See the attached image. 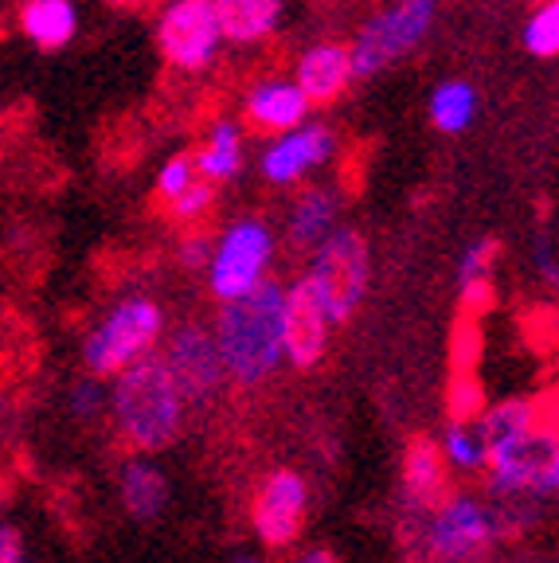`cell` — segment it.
Here are the masks:
<instances>
[{
	"instance_id": "26",
	"label": "cell",
	"mask_w": 559,
	"mask_h": 563,
	"mask_svg": "<svg viewBox=\"0 0 559 563\" xmlns=\"http://www.w3.org/2000/svg\"><path fill=\"white\" fill-rule=\"evenodd\" d=\"M106 407H110V396H106L102 379L87 376V379H79V384L70 387V415H75L79 422H95Z\"/></svg>"
},
{
	"instance_id": "7",
	"label": "cell",
	"mask_w": 559,
	"mask_h": 563,
	"mask_svg": "<svg viewBox=\"0 0 559 563\" xmlns=\"http://www.w3.org/2000/svg\"><path fill=\"white\" fill-rule=\"evenodd\" d=\"M490 466V485L497 497L516 501L520 493H536V497H551L559 485V442L556 431H536L528 439L513 442L485 454Z\"/></svg>"
},
{
	"instance_id": "21",
	"label": "cell",
	"mask_w": 559,
	"mask_h": 563,
	"mask_svg": "<svg viewBox=\"0 0 559 563\" xmlns=\"http://www.w3.org/2000/svg\"><path fill=\"white\" fill-rule=\"evenodd\" d=\"M332 220H337V196L314 188L289 211V239L297 246H321L332 235Z\"/></svg>"
},
{
	"instance_id": "24",
	"label": "cell",
	"mask_w": 559,
	"mask_h": 563,
	"mask_svg": "<svg viewBox=\"0 0 559 563\" xmlns=\"http://www.w3.org/2000/svg\"><path fill=\"white\" fill-rule=\"evenodd\" d=\"M525 47L536 55V59H556V55H559V4H556V0L540 4V9L528 16Z\"/></svg>"
},
{
	"instance_id": "28",
	"label": "cell",
	"mask_w": 559,
	"mask_h": 563,
	"mask_svg": "<svg viewBox=\"0 0 559 563\" xmlns=\"http://www.w3.org/2000/svg\"><path fill=\"white\" fill-rule=\"evenodd\" d=\"M478 356H481V329L473 317H462L454 325V352H450L454 372H473L478 368Z\"/></svg>"
},
{
	"instance_id": "25",
	"label": "cell",
	"mask_w": 559,
	"mask_h": 563,
	"mask_svg": "<svg viewBox=\"0 0 559 563\" xmlns=\"http://www.w3.org/2000/svg\"><path fill=\"white\" fill-rule=\"evenodd\" d=\"M438 450H442V457H450V462L462 470L485 466V442H481L478 427H450V431H446V442Z\"/></svg>"
},
{
	"instance_id": "8",
	"label": "cell",
	"mask_w": 559,
	"mask_h": 563,
	"mask_svg": "<svg viewBox=\"0 0 559 563\" xmlns=\"http://www.w3.org/2000/svg\"><path fill=\"white\" fill-rule=\"evenodd\" d=\"M223 32L211 0H168L157 20V47L168 67L204 70L216 59Z\"/></svg>"
},
{
	"instance_id": "13",
	"label": "cell",
	"mask_w": 559,
	"mask_h": 563,
	"mask_svg": "<svg viewBox=\"0 0 559 563\" xmlns=\"http://www.w3.org/2000/svg\"><path fill=\"white\" fill-rule=\"evenodd\" d=\"M332 157V133L317 122H302L297 130L282 133L263 153V176L271 185H294L306 173Z\"/></svg>"
},
{
	"instance_id": "35",
	"label": "cell",
	"mask_w": 559,
	"mask_h": 563,
	"mask_svg": "<svg viewBox=\"0 0 559 563\" xmlns=\"http://www.w3.org/2000/svg\"><path fill=\"white\" fill-rule=\"evenodd\" d=\"M235 563H266V560H259V555H239Z\"/></svg>"
},
{
	"instance_id": "36",
	"label": "cell",
	"mask_w": 559,
	"mask_h": 563,
	"mask_svg": "<svg viewBox=\"0 0 559 563\" xmlns=\"http://www.w3.org/2000/svg\"><path fill=\"white\" fill-rule=\"evenodd\" d=\"M4 411H9V404H4V396H0V419H4Z\"/></svg>"
},
{
	"instance_id": "37",
	"label": "cell",
	"mask_w": 559,
	"mask_h": 563,
	"mask_svg": "<svg viewBox=\"0 0 559 563\" xmlns=\"http://www.w3.org/2000/svg\"><path fill=\"white\" fill-rule=\"evenodd\" d=\"M0 497H4V482H0Z\"/></svg>"
},
{
	"instance_id": "10",
	"label": "cell",
	"mask_w": 559,
	"mask_h": 563,
	"mask_svg": "<svg viewBox=\"0 0 559 563\" xmlns=\"http://www.w3.org/2000/svg\"><path fill=\"white\" fill-rule=\"evenodd\" d=\"M165 364L168 379L180 391L184 404H211V399L223 391L228 384V372H223V361H219L216 336L200 325H180L165 344Z\"/></svg>"
},
{
	"instance_id": "15",
	"label": "cell",
	"mask_w": 559,
	"mask_h": 563,
	"mask_svg": "<svg viewBox=\"0 0 559 563\" xmlns=\"http://www.w3.org/2000/svg\"><path fill=\"white\" fill-rule=\"evenodd\" d=\"M403 489L415 509L430 512L446 501V457L435 439H415L403 454Z\"/></svg>"
},
{
	"instance_id": "1",
	"label": "cell",
	"mask_w": 559,
	"mask_h": 563,
	"mask_svg": "<svg viewBox=\"0 0 559 563\" xmlns=\"http://www.w3.org/2000/svg\"><path fill=\"white\" fill-rule=\"evenodd\" d=\"M282 290L278 282H259L251 294L235 301H223L216 321V349L223 372L235 384L254 387L263 384L274 368L282 364Z\"/></svg>"
},
{
	"instance_id": "23",
	"label": "cell",
	"mask_w": 559,
	"mask_h": 563,
	"mask_svg": "<svg viewBox=\"0 0 559 563\" xmlns=\"http://www.w3.org/2000/svg\"><path fill=\"white\" fill-rule=\"evenodd\" d=\"M446 415H450V427H473L485 415V387L473 372H454L446 387Z\"/></svg>"
},
{
	"instance_id": "19",
	"label": "cell",
	"mask_w": 559,
	"mask_h": 563,
	"mask_svg": "<svg viewBox=\"0 0 559 563\" xmlns=\"http://www.w3.org/2000/svg\"><path fill=\"white\" fill-rule=\"evenodd\" d=\"M122 505L138 520H153L165 512L168 482L149 457H130L122 466Z\"/></svg>"
},
{
	"instance_id": "31",
	"label": "cell",
	"mask_w": 559,
	"mask_h": 563,
	"mask_svg": "<svg viewBox=\"0 0 559 563\" xmlns=\"http://www.w3.org/2000/svg\"><path fill=\"white\" fill-rule=\"evenodd\" d=\"M180 263L188 266V271H196V266H208L211 263V239L208 235H193L180 243Z\"/></svg>"
},
{
	"instance_id": "16",
	"label": "cell",
	"mask_w": 559,
	"mask_h": 563,
	"mask_svg": "<svg viewBox=\"0 0 559 563\" xmlns=\"http://www.w3.org/2000/svg\"><path fill=\"white\" fill-rule=\"evenodd\" d=\"M306 114H309L306 95L289 79H266L246 95V118L254 125H263V130L289 133L306 122Z\"/></svg>"
},
{
	"instance_id": "29",
	"label": "cell",
	"mask_w": 559,
	"mask_h": 563,
	"mask_svg": "<svg viewBox=\"0 0 559 563\" xmlns=\"http://www.w3.org/2000/svg\"><path fill=\"white\" fill-rule=\"evenodd\" d=\"M196 180V165H193V157H168L165 165H161V173H157V192L165 196L168 203L176 200V196L184 192V188L193 185Z\"/></svg>"
},
{
	"instance_id": "11",
	"label": "cell",
	"mask_w": 559,
	"mask_h": 563,
	"mask_svg": "<svg viewBox=\"0 0 559 563\" xmlns=\"http://www.w3.org/2000/svg\"><path fill=\"white\" fill-rule=\"evenodd\" d=\"M306 505H309V489L302 482V474L294 470H274L259 493H254L251 505V525L259 532L266 548H289L306 525Z\"/></svg>"
},
{
	"instance_id": "34",
	"label": "cell",
	"mask_w": 559,
	"mask_h": 563,
	"mask_svg": "<svg viewBox=\"0 0 559 563\" xmlns=\"http://www.w3.org/2000/svg\"><path fill=\"white\" fill-rule=\"evenodd\" d=\"M102 4H110V9H145L153 0H102Z\"/></svg>"
},
{
	"instance_id": "18",
	"label": "cell",
	"mask_w": 559,
	"mask_h": 563,
	"mask_svg": "<svg viewBox=\"0 0 559 563\" xmlns=\"http://www.w3.org/2000/svg\"><path fill=\"white\" fill-rule=\"evenodd\" d=\"M20 27L35 47L59 52L79 32V9H75V0H28L20 12Z\"/></svg>"
},
{
	"instance_id": "12",
	"label": "cell",
	"mask_w": 559,
	"mask_h": 563,
	"mask_svg": "<svg viewBox=\"0 0 559 563\" xmlns=\"http://www.w3.org/2000/svg\"><path fill=\"white\" fill-rule=\"evenodd\" d=\"M329 333L332 321L325 317L317 294L309 290V282H294L286 298H282V352L289 356V364L302 372L314 368L325 356V349H329Z\"/></svg>"
},
{
	"instance_id": "20",
	"label": "cell",
	"mask_w": 559,
	"mask_h": 563,
	"mask_svg": "<svg viewBox=\"0 0 559 563\" xmlns=\"http://www.w3.org/2000/svg\"><path fill=\"white\" fill-rule=\"evenodd\" d=\"M193 165H196V176L208 180L211 188L231 180V176L243 168V133H239V125L219 122L216 130H211V137L204 141L200 157H196Z\"/></svg>"
},
{
	"instance_id": "14",
	"label": "cell",
	"mask_w": 559,
	"mask_h": 563,
	"mask_svg": "<svg viewBox=\"0 0 559 563\" xmlns=\"http://www.w3.org/2000/svg\"><path fill=\"white\" fill-rule=\"evenodd\" d=\"M352 82V63L349 47L341 44H317L297 59V79L294 87L306 95V102H332L344 87Z\"/></svg>"
},
{
	"instance_id": "6",
	"label": "cell",
	"mask_w": 559,
	"mask_h": 563,
	"mask_svg": "<svg viewBox=\"0 0 559 563\" xmlns=\"http://www.w3.org/2000/svg\"><path fill=\"white\" fill-rule=\"evenodd\" d=\"M274 255V235L263 220H239L223 231L216 246H211V294L219 301H235L251 294L259 282H266V266Z\"/></svg>"
},
{
	"instance_id": "17",
	"label": "cell",
	"mask_w": 559,
	"mask_h": 563,
	"mask_svg": "<svg viewBox=\"0 0 559 563\" xmlns=\"http://www.w3.org/2000/svg\"><path fill=\"white\" fill-rule=\"evenodd\" d=\"M219 16V32L231 44H259L278 27L286 0H211Z\"/></svg>"
},
{
	"instance_id": "4",
	"label": "cell",
	"mask_w": 559,
	"mask_h": 563,
	"mask_svg": "<svg viewBox=\"0 0 559 563\" xmlns=\"http://www.w3.org/2000/svg\"><path fill=\"white\" fill-rule=\"evenodd\" d=\"M368 274H372L368 271V243L360 231L341 228L317 246L306 282L332 325H344L360 309L368 294Z\"/></svg>"
},
{
	"instance_id": "30",
	"label": "cell",
	"mask_w": 559,
	"mask_h": 563,
	"mask_svg": "<svg viewBox=\"0 0 559 563\" xmlns=\"http://www.w3.org/2000/svg\"><path fill=\"white\" fill-rule=\"evenodd\" d=\"M211 203H216V188L196 176L193 185L184 188V192L173 200V216H176V220H200V216H208Z\"/></svg>"
},
{
	"instance_id": "33",
	"label": "cell",
	"mask_w": 559,
	"mask_h": 563,
	"mask_svg": "<svg viewBox=\"0 0 559 563\" xmlns=\"http://www.w3.org/2000/svg\"><path fill=\"white\" fill-rule=\"evenodd\" d=\"M289 563H341V560H337L329 548H306V552H297Z\"/></svg>"
},
{
	"instance_id": "22",
	"label": "cell",
	"mask_w": 559,
	"mask_h": 563,
	"mask_svg": "<svg viewBox=\"0 0 559 563\" xmlns=\"http://www.w3.org/2000/svg\"><path fill=\"white\" fill-rule=\"evenodd\" d=\"M473 114H478V90H473L470 82L454 79V82L435 87V95H430V122L442 133L470 130Z\"/></svg>"
},
{
	"instance_id": "5",
	"label": "cell",
	"mask_w": 559,
	"mask_h": 563,
	"mask_svg": "<svg viewBox=\"0 0 559 563\" xmlns=\"http://www.w3.org/2000/svg\"><path fill=\"white\" fill-rule=\"evenodd\" d=\"M430 20H435V0H399L392 9L376 12L360 27L357 44L349 47L352 75L368 79L399 55H407L415 44H423V35L430 32Z\"/></svg>"
},
{
	"instance_id": "32",
	"label": "cell",
	"mask_w": 559,
	"mask_h": 563,
	"mask_svg": "<svg viewBox=\"0 0 559 563\" xmlns=\"http://www.w3.org/2000/svg\"><path fill=\"white\" fill-rule=\"evenodd\" d=\"M0 563H24V540L12 525H0Z\"/></svg>"
},
{
	"instance_id": "2",
	"label": "cell",
	"mask_w": 559,
	"mask_h": 563,
	"mask_svg": "<svg viewBox=\"0 0 559 563\" xmlns=\"http://www.w3.org/2000/svg\"><path fill=\"white\" fill-rule=\"evenodd\" d=\"M110 411H114L118 434L141 454H157L180 439L184 399L153 352L118 376L110 391Z\"/></svg>"
},
{
	"instance_id": "9",
	"label": "cell",
	"mask_w": 559,
	"mask_h": 563,
	"mask_svg": "<svg viewBox=\"0 0 559 563\" xmlns=\"http://www.w3.org/2000/svg\"><path fill=\"white\" fill-rule=\"evenodd\" d=\"M427 552L438 563H470L493 544V512L473 497H446L427 512Z\"/></svg>"
},
{
	"instance_id": "3",
	"label": "cell",
	"mask_w": 559,
	"mask_h": 563,
	"mask_svg": "<svg viewBox=\"0 0 559 563\" xmlns=\"http://www.w3.org/2000/svg\"><path fill=\"white\" fill-rule=\"evenodd\" d=\"M161 329H165V317L153 298H122L106 321L87 336V349H83V361H87L90 376H122L130 364L145 361L153 344H157Z\"/></svg>"
},
{
	"instance_id": "27",
	"label": "cell",
	"mask_w": 559,
	"mask_h": 563,
	"mask_svg": "<svg viewBox=\"0 0 559 563\" xmlns=\"http://www.w3.org/2000/svg\"><path fill=\"white\" fill-rule=\"evenodd\" d=\"M493 255H497V246H493V239H481V243H470V246H465L462 263H458V286L465 290V286L490 282Z\"/></svg>"
}]
</instances>
